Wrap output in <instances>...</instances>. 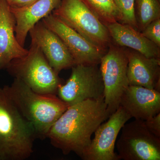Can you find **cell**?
<instances>
[{"mask_svg":"<svg viewBox=\"0 0 160 160\" xmlns=\"http://www.w3.org/2000/svg\"><path fill=\"white\" fill-rule=\"evenodd\" d=\"M111 114L104 97L69 106L49 129L47 138L63 154L74 152L81 157L92 134Z\"/></svg>","mask_w":160,"mask_h":160,"instance_id":"1","label":"cell"},{"mask_svg":"<svg viewBox=\"0 0 160 160\" xmlns=\"http://www.w3.org/2000/svg\"><path fill=\"white\" fill-rule=\"evenodd\" d=\"M15 106L32 125L37 138H47L49 129L69 105L54 94H41L14 78L4 87Z\"/></svg>","mask_w":160,"mask_h":160,"instance_id":"2","label":"cell"},{"mask_svg":"<svg viewBox=\"0 0 160 160\" xmlns=\"http://www.w3.org/2000/svg\"><path fill=\"white\" fill-rule=\"evenodd\" d=\"M34 129L0 88V160H24L33 152Z\"/></svg>","mask_w":160,"mask_h":160,"instance_id":"3","label":"cell"},{"mask_svg":"<svg viewBox=\"0 0 160 160\" xmlns=\"http://www.w3.org/2000/svg\"><path fill=\"white\" fill-rule=\"evenodd\" d=\"M8 72L35 92L57 94L61 80L50 66L42 49L31 41L30 49L23 57L12 61L6 66Z\"/></svg>","mask_w":160,"mask_h":160,"instance_id":"4","label":"cell"},{"mask_svg":"<svg viewBox=\"0 0 160 160\" xmlns=\"http://www.w3.org/2000/svg\"><path fill=\"white\" fill-rule=\"evenodd\" d=\"M52 13L96 47L107 51L112 43L108 29L82 0H61Z\"/></svg>","mask_w":160,"mask_h":160,"instance_id":"5","label":"cell"},{"mask_svg":"<svg viewBox=\"0 0 160 160\" xmlns=\"http://www.w3.org/2000/svg\"><path fill=\"white\" fill-rule=\"evenodd\" d=\"M100 69L104 85V98L112 114L119 107L122 95L129 86L126 49L112 42L101 59Z\"/></svg>","mask_w":160,"mask_h":160,"instance_id":"6","label":"cell"},{"mask_svg":"<svg viewBox=\"0 0 160 160\" xmlns=\"http://www.w3.org/2000/svg\"><path fill=\"white\" fill-rule=\"evenodd\" d=\"M121 131L116 144L120 160H160V138L149 131L145 121L126 123Z\"/></svg>","mask_w":160,"mask_h":160,"instance_id":"7","label":"cell"},{"mask_svg":"<svg viewBox=\"0 0 160 160\" xmlns=\"http://www.w3.org/2000/svg\"><path fill=\"white\" fill-rule=\"evenodd\" d=\"M98 65H76L65 84L58 88V97L69 106L104 97V85Z\"/></svg>","mask_w":160,"mask_h":160,"instance_id":"8","label":"cell"},{"mask_svg":"<svg viewBox=\"0 0 160 160\" xmlns=\"http://www.w3.org/2000/svg\"><path fill=\"white\" fill-rule=\"evenodd\" d=\"M131 116L122 106L102 123L94 132V138L81 156L84 160H119L115 152L116 142L123 126Z\"/></svg>","mask_w":160,"mask_h":160,"instance_id":"9","label":"cell"},{"mask_svg":"<svg viewBox=\"0 0 160 160\" xmlns=\"http://www.w3.org/2000/svg\"><path fill=\"white\" fill-rule=\"evenodd\" d=\"M62 40L76 65H99L105 52L96 47L52 13L41 20Z\"/></svg>","mask_w":160,"mask_h":160,"instance_id":"10","label":"cell"},{"mask_svg":"<svg viewBox=\"0 0 160 160\" xmlns=\"http://www.w3.org/2000/svg\"><path fill=\"white\" fill-rule=\"evenodd\" d=\"M29 33L31 41L39 46L49 65L58 74L63 69L72 68L76 65L62 40L42 21L37 23Z\"/></svg>","mask_w":160,"mask_h":160,"instance_id":"11","label":"cell"},{"mask_svg":"<svg viewBox=\"0 0 160 160\" xmlns=\"http://www.w3.org/2000/svg\"><path fill=\"white\" fill-rule=\"evenodd\" d=\"M120 106L132 118L146 121L160 112V92L129 85L122 95Z\"/></svg>","mask_w":160,"mask_h":160,"instance_id":"12","label":"cell"},{"mask_svg":"<svg viewBox=\"0 0 160 160\" xmlns=\"http://www.w3.org/2000/svg\"><path fill=\"white\" fill-rule=\"evenodd\" d=\"M125 48L128 60L129 85L160 92V58H147L135 50Z\"/></svg>","mask_w":160,"mask_h":160,"instance_id":"13","label":"cell"},{"mask_svg":"<svg viewBox=\"0 0 160 160\" xmlns=\"http://www.w3.org/2000/svg\"><path fill=\"white\" fill-rule=\"evenodd\" d=\"M15 22L6 0H0V71L12 60L28 53L19 43L15 33Z\"/></svg>","mask_w":160,"mask_h":160,"instance_id":"14","label":"cell"},{"mask_svg":"<svg viewBox=\"0 0 160 160\" xmlns=\"http://www.w3.org/2000/svg\"><path fill=\"white\" fill-rule=\"evenodd\" d=\"M61 2V0H38L26 7H10L15 22L16 38L21 46L24 47L30 29L37 23L51 13L59 6Z\"/></svg>","mask_w":160,"mask_h":160,"instance_id":"15","label":"cell"},{"mask_svg":"<svg viewBox=\"0 0 160 160\" xmlns=\"http://www.w3.org/2000/svg\"><path fill=\"white\" fill-rule=\"evenodd\" d=\"M106 26L115 45L135 50L147 58H160V47L131 26L119 22Z\"/></svg>","mask_w":160,"mask_h":160,"instance_id":"16","label":"cell"},{"mask_svg":"<svg viewBox=\"0 0 160 160\" xmlns=\"http://www.w3.org/2000/svg\"><path fill=\"white\" fill-rule=\"evenodd\" d=\"M135 13L138 29L141 32L152 22L160 18V2L135 0Z\"/></svg>","mask_w":160,"mask_h":160,"instance_id":"17","label":"cell"},{"mask_svg":"<svg viewBox=\"0 0 160 160\" xmlns=\"http://www.w3.org/2000/svg\"><path fill=\"white\" fill-rule=\"evenodd\" d=\"M87 7L103 23L107 24L122 22L121 13L113 0H82Z\"/></svg>","mask_w":160,"mask_h":160,"instance_id":"18","label":"cell"},{"mask_svg":"<svg viewBox=\"0 0 160 160\" xmlns=\"http://www.w3.org/2000/svg\"><path fill=\"white\" fill-rule=\"evenodd\" d=\"M121 15V23L129 25L133 29H138L135 13V0H113Z\"/></svg>","mask_w":160,"mask_h":160,"instance_id":"19","label":"cell"},{"mask_svg":"<svg viewBox=\"0 0 160 160\" xmlns=\"http://www.w3.org/2000/svg\"><path fill=\"white\" fill-rule=\"evenodd\" d=\"M141 32L144 37L160 47V18L152 22Z\"/></svg>","mask_w":160,"mask_h":160,"instance_id":"20","label":"cell"},{"mask_svg":"<svg viewBox=\"0 0 160 160\" xmlns=\"http://www.w3.org/2000/svg\"><path fill=\"white\" fill-rule=\"evenodd\" d=\"M144 121L149 131L156 136L160 138V112Z\"/></svg>","mask_w":160,"mask_h":160,"instance_id":"21","label":"cell"},{"mask_svg":"<svg viewBox=\"0 0 160 160\" xmlns=\"http://www.w3.org/2000/svg\"><path fill=\"white\" fill-rule=\"evenodd\" d=\"M37 1L38 0H11L8 3L10 8H18L29 6Z\"/></svg>","mask_w":160,"mask_h":160,"instance_id":"22","label":"cell"},{"mask_svg":"<svg viewBox=\"0 0 160 160\" xmlns=\"http://www.w3.org/2000/svg\"><path fill=\"white\" fill-rule=\"evenodd\" d=\"M10 1H11V0H6V1H7V2H10Z\"/></svg>","mask_w":160,"mask_h":160,"instance_id":"23","label":"cell"},{"mask_svg":"<svg viewBox=\"0 0 160 160\" xmlns=\"http://www.w3.org/2000/svg\"><path fill=\"white\" fill-rule=\"evenodd\" d=\"M159 1H160V0H159Z\"/></svg>","mask_w":160,"mask_h":160,"instance_id":"24","label":"cell"}]
</instances>
